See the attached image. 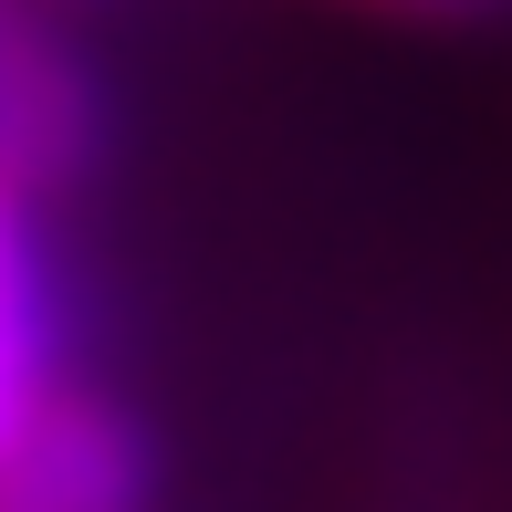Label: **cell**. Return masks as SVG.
Returning <instances> with one entry per match:
<instances>
[{
    "label": "cell",
    "mask_w": 512,
    "mask_h": 512,
    "mask_svg": "<svg viewBox=\"0 0 512 512\" xmlns=\"http://www.w3.org/2000/svg\"><path fill=\"white\" fill-rule=\"evenodd\" d=\"M147 429L95 387H53V398L11 408V450H0V512H147Z\"/></svg>",
    "instance_id": "1"
},
{
    "label": "cell",
    "mask_w": 512,
    "mask_h": 512,
    "mask_svg": "<svg viewBox=\"0 0 512 512\" xmlns=\"http://www.w3.org/2000/svg\"><path fill=\"white\" fill-rule=\"evenodd\" d=\"M0 157H11V199H32V209L95 157V84L53 42L42 11H21L11 53H0Z\"/></svg>",
    "instance_id": "2"
},
{
    "label": "cell",
    "mask_w": 512,
    "mask_h": 512,
    "mask_svg": "<svg viewBox=\"0 0 512 512\" xmlns=\"http://www.w3.org/2000/svg\"><path fill=\"white\" fill-rule=\"evenodd\" d=\"M0 324H11V345H0V408H32V398H53V283H42V220H32V199L11 209V262H0Z\"/></svg>",
    "instance_id": "3"
},
{
    "label": "cell",
    "mask_w": 512,
    "mask_h": 512,
    "mask_svg": "<svg viewBox=\"0 0 512 512\" xmlns=\"http://www.w3.org/2000/svg\"><path fill=\"white\" fill-rule=\"evenodd\" d=\"M324 11H366V21H481L502 0H324Z\"/></svg>",
    "instance_id": "4"
}]
</instances>
